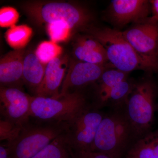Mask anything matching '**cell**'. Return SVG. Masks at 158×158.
<instances>
[{"label": "cell", "mask_w": 158, "mask_h": 158, "mask_svg": "<svg viewBox=\"0 0 158 158\" xmlns=\"http://www.w3.org/2000/svg\"><path fill=\"white\" fill-rule=\"evenodd\" d=\"M136 138L123 108L105 115L97 132L92 151L123 158Z\"/></svg>", "instance_id": "cell-1"}, {"label": "cell", "mask_w": 158, "mask_h": 158, "mask_svg": "<svg viewBox=\"0 0 158 158\" xmlns=\"http://www.w3.org/2000/svg\"><path fill=\"white\" fill-rule=\"evenodd\" d=\"M157 87L149 78L135 82L123 107L136 140L151 131L156 110Z\"/></svg>", "instance_id": "cell-2"}, {"label": "cell", "mask_w": 158, "mask_h": 158, "mask_svg": "<svg viewBox=\"0 0 158 158\" xmlns=\"http://www.w3.org/2000/svg\"><path fill=\"white\" fill-rule=\"evenodd\" d=\"M65 122L29 120L17 138L6 146L10 158H32L57 137L67 131Z\"/></svg>", "instance_id": "cell-3"}, {"label": "cell", "mask_w": 158, "mask_h": 158, "mask_svg": "<svg viewBox=\"0 0 158 158\" xmlns=\"http://www.w3.org/2000/svg\"><path fill=\"white\" fill-rule=\"evenodd\" d=\"M90 31L91 36L104 48L109 62L113 68L128 73L138 69L158 70L137 54L125 38L122 31L109 27L93 28Z\"/></svg>", "instance_id": "cell-4"}, {"label": "cell", "mask_w": 158, "mask_h": 158, "mask_svg": "<svg viewBox=\"0 0 158 158\" xmlns=\"http://www.w3.org/2000/svg\"><path fill=\"white\" fill-rule=\"evenodd\" d=\"M90 106L84 94L78 90L57 97L32 96L31 117L41 121L68 122Z\"/></svg>", "instance_id": "cell-5"}, {"label": "cell", "mask_w": 158, "mask_h": 158, "mask_svg": "<svg viewBox=\"0 0 158 158\" xmlns=\"http://www.w3.org/2000/svg\"><path fill=\"white\" fill-rule=\"evenodd\" d=\"M29 16L36 22L48 24L67 23L71 29L87 27L91 20L89 12L80 6L63 2H31L24 6Z\"/></svg>", "instance_id": "cell-6"}, {"label": "cell", "mask_w": 158, "mask_h": 158, "mask_svg": "<svg viewBox=\"0 0 158 158\" xmlns=\"http://www.w3.org/2000/svg\"><path fill=\"white\" fill-rule=\"evenodd\" d=\"M104 116L99 110L90 106L67 122L66 135L73 150L91 151Z\"/></svg>", "instance_id": "cell-7"}, {"label": "cell", "mask_w": 158, "mask_h": 158, "mask_svg": "<svg viewBox=\"0 0 158 158\" xmlns=\"http://www.w3.org/2000/svg\"><path fill=\"white\" fill-rule=\"evenodd\" d=\"M122 33L137 54L158 69V21L150 17Z\"/></svg>", "instance_id": "cell-8"}, {"label": "cell", "mask_w": 158, "mask_h": 158, "mask_svg": "<svg viewBox=\"0 0 158 158\" xmlns=\"http://www.w3.org/2000/svg\"><path fill=\"white\" fill-rule=\"evenodd\" d=\"M152 11L151 1L145 0H114L111 1L106 15L108 20L116 27H123L149 19Z\"/></svg>", "instance_id": "cell-9"}, {"label": "cell", "mask_w": 158, "mask_h": 158, "mask_svg": "<svg viewBox=\"0 0 158 158\" xmlns=\"http://www.w3.org/2000/svg\"><path fill=\"white\" fill-rule=\"evenodd\" d=\"M32 96L21 89L0 87V113L2 119L23 126L31 119Z\"/></svg>", "instance_id": "cell-10"}, {"label": "cell", "mask_w": 158, "mask_h": 158, "mask_svg": "<svg viewBox=\"0 0 158 158\" xmlns=\"http://www.w3.org/2000/svg\"><path fill=\"white\" fill-rule=\"evenodd\" d=\"M106 65L92 64L76 60L70 62L69 67L62 82L60 94L71 92L96 83L106 69Z\"/></svg>", "instance_id": "cell-11"}, {"label": "cell", "mask_w": 158, "mask_h": 158, "mask_svg": "<svg viewBox=\"0 0 158 158\" xmlns=\"http://www.w3.org/2000/svg\"><path fill=\"white\" fill-rule=\"evenodd\" d=\"M68 59L61 56L55 58L47 65L42 81L34 92V96L57 97L60 92L67 67Z\"/></svg>", "instance_id": "cell-12"}, {"label": "cell", "mask_w": 158, "mask_h": 158, "mask_svg": "<svg viewBox=\"0 0 158 158\" xmlns=\"http://www.w3.org/2000/svg\"><path fill=\"white\" fill-rule=\"evenodd\" d=\"M26 51L14 50L3 56L0 60L1 86L21 89L23 62Z\"/></svg>", "instance_id": "cell-13"}, {"label": "cell", "mask_w": 158, "mask_h": 158, "mask_svg": "<svg viewBox=\"0 0 158 158\" xmlns=\"http://www.w3.org/2000/svg\"><path fill=\"white\" fill-rule=\"evenodd\" d=\"M74 54L77 59L82 62L105 65L109 62L104 48L91 36L78 38L74 48Z\"/></svg>", "instance_id": "cell-14"}, {"label": "cell", "mask_w": 158, "mask_h": 158, "mask_svg": "<svg viewBox=\"0 0 158 158\" xmlns=\"http://www.w3.org/2000/svg\"><path fill=\"white\" fill-rule=\"evenodd\" d=\"M128 75L116 69H107L97 82L98 83L96 90L97 100L92 106L98 110L105 107L110 91L118 83L128 79Z\"/></svg>", "instance_id": "cell-15"}, {"label": "cell", "mask_w": 158, "mask_h": 158, "mask_svg": "<svg viewBox=\"0 0 158 158\" xmlns=\"http://www.w3.org/2000/svg\"><path fill=\"white\" fill-rule=\"evenodd\" d=\"M47 65L40 62L35 53H26L23 62V82L34 93L42 81Z\"/></svg>", "instance_id": "cell-16"}, {"label": "cell", "mask_w": 158, "mask_h": 158, "mask_svg": "<svg viewBox=\"0 0 158 158\" xmlns=\"http://www.w3.org/2000/svg\"><path fill=\"white\" fill-rule=\"evenodd\" d=\"M123 158H158V129L136 140Z\"/></svg>", "instance_id": "cell-17"}, {"label": "cell", "mask_w": 158, "mask_h": 158, "mask_svg": "<svg viewBox=\"0 0 158 158\" xmlns=\"http://www.w3.org/2000/svg\"><path fill=\"white\" fill-rule=\"evenodd\" d=\"M32 158H73L66 132L57 137Z\"/></svg>", "instance_id": "cell-18"}, {"label": "cell", "mask_w": 158, "mask_h": 158, "mask_svg": "<svg viewBox=\"0 0 158 158\" xmlns=\"http://www.w3.org/2000/svg\"><path fill=\"white\" fill-rule=\"evenodd\" d=\"M135 82L126 79L118 83L110 91L106 100L105 106H111L115 109L123 108Z\"/></svg>", "instance_id": "cell-19"}, {"label": "cell", "mask_w": 158, "mask_h": 158, "mask_svg": "<svg viewBox=\"0 0 158 158\" xmlns=\"http://www.w3.org/2000/svg\"><path fill=\"white\" fill-rule=\"evenodd\" d=\"M33 30L27 25L13 26L5 34L8 44L14 50L23 49L30 41Z\"/></svg>", "instance_id": "cell-20"}, {"label": "cell", "mask_w": 158, "mask_h": 158, "mask_svg": "<svg viewBox=\"0 0 158 158\" xmlns=\"http://www.w3.org/2000/svg\"><path fill=\"white\" fill-rule=\"evenodd\" d=\"M62 47L52 41H44L37 47L35 54L40 62L47 64L53 59L61 56Z\"/></svg>", "instance_id": "cell-21"}, {"label": "cell", "mask_w": 158, "mask_h": 158, "mask_svg": "<svg viewBox=\"0 0 158 158\" xmlns=\"http://www.w3.org/2000/svg\"><path fill=\"white\" fill-rule=\"evenodd\" d=\"M47 29L51 41L56 43L67 40L70 37L72 30L68 24L63 21L48 24Z\"/></svg>", "instance_id": "cell-22"}, {"label": "cell", "mask_w": 158, "mask_h": 158, "mask_svg": "<svg viewBox=\"0 0 158 158\" xmlns=\"http://www.w3.org/2000/svg\"><path fill=\"white\" fill-rule=\"evenodd\" d=\"M23 126L1 118L0 140L6 141V144L11 143L17 138Z\"/></svg>", "instance_id": "cell-23"}, {"label": "cell", "mask_w": 158, "mask_h": 158, "mask_svg": "<svg viewBox=\"0 0 158 158\" xmlns=\"http://www.w3.org/2000/svg\"><path fill=\"white\" fill-rule=\"evenodd\" d=\"M19 14L17 10L11 7H4L0 9V26L1 27H11L18 21Z\"/></svg>", "instance_id": "cell-24"}, {"label": "cell", "mask_w": 158, "mask_h": 158, "mask_svg": "<svg viewBox=\"0 0 158 158\" xmlns=\"http://www.w3.org/2000/svg\"><path fill=\"white\" fill-rule=\"evenodd\" d=\"M73 158H113L103 153L92 151H75L73 150Z\"/></svg>", "instance_id": "cell-25"}, {"label": "cell", "mask_w": 158, "mask_h": 158, "mask_svg": "<svg viewBox=\"0 0 158 158\" xmlns=\"http://www.w3.org/2000/svg\"><path fill=\"white\" fill-rule=\"evenodd\" d=\"M152 11L153 15L150 17L151 19L158 21V0L151 1Z\"/></svg>", "instance_id": "cell-26"}, {"label": "cell", "mask_w": 158, "mask_h": 158, "mask_svg": "<svg viewBox=\"0 0 158 158\" xmlns=\"http://www.w3.org/2000/svg\"><path fill=\"white\" fill-rule=\"evenodd\" d=\"M0 158H10L9 151L6 144L0 145Z\"/></svg>", "instance_id": "cell-27"}]
</instances>
